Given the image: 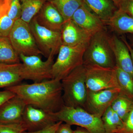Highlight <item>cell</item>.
Returning a JSON list of instances; mask_svg holds the SVG:
<instances>
[{
    "mask_svg": "<svg viewBox=\"0 0 133 133\" xmlns=\"http://www.w3.org/2000/svg\"><path fill=\"white\" fill-rule=\"evenodd\" d=\"M71 20L92 36L106 28L104 22L92 12L85 4L76 10Z\"/></svg>",
    "mask_w": 133,
    "mask_h": 133,
    "instance_id": "cell-13",
    "label": "cell"
},
{
    "mask_svg": "<svg viewBox=\"0 0 133 133\" xmlns=\"http://www.w3.org/2000/svg\"><path fill=\"white\" fill-rule=\"evenodd\" d=\"M51 113L58 121L78 126L91 133H105L101 117L88 112L83 108L64 105L58 111Z\"/></svg>",
    "mask_w": 133,
    "mask_h": 133,
    "instance_id": "cell-4",
    "label": "cell"
},
{
    "mask_svg": "<svg viewBox=\"0 0 133 133\" xmlns=\"http://www.w3.org/2000/svg\"><path fill=\"white\" fill-rule=\"evenodd\" d=\"M8 37L19 55H42L37 45L29 23L22 19L15 21Z\"/></svg>",
    "mask_w": 133,
    "mask_h": 133,
    "instance_id": "cell-7",
    "label": "cell"
},
{
    "mask_svg": "<svg viewBox=\"0 0 133 133\" xmlns=\"http://www.w3.org/2000/svg\"><path fill=\"white\" fill-rule=\"evenodd\" d=\"M116 133H133V109L123 121L121 128Z\"/></svg>",
    "mask_w": 133,
    "mask_h": 133,
    "instance_id": "cell-29",
    "label": "cell"
},
{
    "mask_svg": "<svg viewBox=\"0 0 133 133\" xmlns=\"http://www.w3.org/2000/svg\"><path fill=\"white\" fill-rule=\"evenodd\" d=\"M117 80L120 88V94L133 101V78L131 75L115 66Z\"/></svg>",
    "mask_w": 133,
    "mask_h": 133,
    "instance_id": "cell-24",
    "label": "cell"
},
{
    "mask_svg": "<svg viewBox=\"0 0 133 133\" xmlns=\"http://www.w3.org/2000/svg\"><path fill=\"white\" fill-rule=\"evenodd\" d=\"M61 34L62 44L69 46L88 44L92 36L78 26L71 19L64 22Z\"/></svg>",
    "mask_w": 133,
    "mask_h": 133,
    "instance_id": "cell-15",
    "label": "cell"
},
{
    "mask_svg": "<svg viewBox=\"0 0 133 133\" xmlns=\"http://www.w3.org/2000/svg\"><path fill=\"white\" fill-rule=\"evenodd\" d=\"M21 63L14 64H0V88H7L21 83Z\"/></svg>",
    "mask_w": 133,
    "mask_h": 133,
    "instance_id": "cell-19",
    "label": "cell"
},
{
    "mask_svg": "<svg viewBox=\"0 0 133 133\" xmlns=\"http://www.w3.org/2000/svg\"><path fill=\"white\" fill-rule=\"evenodd\" d=\"M85 5L104 22L107 21L118 9L111 0H84Z\"/></svg>",
    "mask_w": 133,
    "mask_h": 133,
    "instance_id": "cell-18",
    "label": "cell"
},
{
    "mask_svg": "<svg viewBox=\"0 0 133 133\" xmlns=\"http://www.w3.org/2000/svg\"><path fill=\"white\" fill-rule=\"evenodd\" d=\"M15 21L5 15L0 19V37H8Z\"/></svg>",
    "mask_w": 133,
    "mask_h": 133,
    "instance_id": "cell-26",
    "label": "cell"
},
{
    "mask_svg": "<svg viewBox=\"0 0 133 133\" xmlns=\"http://www.w3.org/2000/svg\"><path fill=\"white\" fill-rule=\"evenodd\" d=\"M10 6V0H0V19L8 15Z\"/></svg>",
    "mask_w": 133,
    "mask_h": 133,
    "instance_id": "cell-32",
    "label": "cell"
},
{
    "mask_svg": "<svg viewBox=\"0 0 133 133\" xmlns=\"http://www.w3.org/2000/svg\"><path fill=\"white\" fill-rule=\"evenodd\" d=\"M118 9L133 17V0H124Z\"/></svg>",
    "mask_w": 133,
    "mask_h": 133,
    "instance_id": "cell-30",
    "label": "cell"
},
{
    "mask_svg": "<svg viewBox=\"0 0 133 133\" xmlns=\"http://www.w3.org/2000/svg\"><path fill=\"white\" fill-rule=\"evenodd\" d=\"M126 38L129 44L133 49V34H127Z\"/></svg>",
    "mask_w": 133,
    "mask_h": 133,
    "instance_id": "cell-36",
    "label": "cell"
},
{
    "mask_svg": "<svg viewBox=\"0 0 133 133\" xmlns=\"http://www.w3.org/2000/svg\"><path fill=\"white\" fill-rule=\"evenodd\" d=\"M27 104L16 95L0 106V124H22Z\"/></svg>",
    "mask_w": 133,
    "mask_h": 133,
    "instance_id": "cell-12",
    "label": "cell"
},
{
    "mask_svg": "<svg viewBox=\"0 0 133 133\" xmlns=\"http://www.w3.org/2000/svg\"><path fill=\"white\" fill-rule=\"evenodd\" d=\"M85 66L76 68L61 80L64 105L83 107L87 95L85 83Z\"/></svg>",
    "mask_w": 133,
    "mask_h": 133,
    "instance_id": "cell-3",
    "label": "cell"
},
{
    "mask_svg": "<svg viewBox=\"0 0 133 133\" xmlns=\"http://www.w3.org/2000/svg\"><path fill=\"white\" fill-rule=\"evenodd\" d=\"M63 122L62 121H59L55 124L48 126L39 131L34 132L25 131L23 133H56L59 126Z\"/></svg>",
    "mask_w": 133,
    "mask_h": 133,
    "instance_id": "cell-31",
    "label": "cell"
},
{
    "mask_svg": "<svg viewBox=\"0 0 133 133\" xmlns=\"http://www.w3.org/2000/svg\"><path fill=\"white\" fill-rule=\"evenodd\" d=\"M58 122L51 113L27 105L24 110L22 124L26 131L41 130Z\"/></svg>",
    "mask_w": 133,
    "mask_h": 133,
    "instance_id": "cell-11",
    "label": "cell"
},
{
    "mask_svg": "<svg viewBox=\"0 0 133 133\" xmlns=\"http://www.w3.org/2000/svg\"><path fill=\"white\" fill-rule=\"evenodd\" d=\"M120 37L122 39V41H124V42L127 45L128 47L129 48V51H130V53H131V57H132V60L133 63V49L131 48V46H130V45L129 44L128 42L127 41V38H126V37H125V36L124 35L121 36Z\"/></svg>",
    "mask_w": 133,
    "mask_h": 133,
    "instance_id": "cell-35",
    "label": "cell"
},
{
    "mask_svg": "<svg viewBox=\"0 0 133 133\" xmlns=\"http://www.w3.org/2000/svg\"><path fill=\"white\" fill-rule=\"evenodd\" d=\"M15 95L14 93L7 90L0 91V106Z\"/></svg>",
    "mask_w": 133,
    "mask_h": 133,
    "instance_id": "cell-33",
    "label": "cell"
},
{
    "mask_svg": "<svg viewBox=\"0 0 133 133\" xmlns=\"http://www.w3.org/2000/svg\"><path fill=\"white\" fill-rule=\"evenodd\" d=\"M5 90L18 95L27 105L48 112H56L64 105L61 80L57 79L30 84L20 83Z\"/></svg>",
    "mask_w": 133,
    "mask_h": 133,
    "instance_id": "cell-1",
    "label": "cell"
},
{
    "mask_svg": "<svg viewBox=\"0 0 133 133\" xmlns=\"http://www.w3.org/2000/svg\"><path fill=\"white\" fill-rule=\"evenodd\" d=\"M50 2L63 17L64 22L71 19L76 10L85 4L84 0H51Z\"/></svg>",
    "mask_w": 133,
    "mask_h": 133,
    "instance_id": "cell-20",
    "label": "cell"
},
{
    "mask_svg": "<svg viewBox=\"0 0 133 133\" xmlns=\"http://www.w3.org/2000/svg\"><path fill=\"white\" fill-rule=\"evenodd\" d=\"M87 91L83 109L91 114L101 118L119 94L120 88H112L96 92Z\"/></svg>",
    "mask_w": 133,
    "mask_h": 133,
    "instance_id": "cell-10",
    "label": "cell"
},
{
    "mask_svg": "<svg viewBox=\"0 0 133 133\" xmlns=\"http://www.w3.org/2000/svg\"><path fill=\"white\" fill-rule=\"evenodd\" d=\"M21 62L20 73L23 80L38 83L52 79L51 71L55 56L51 54L45 61L40 55L26 56L19 55Z\"/></svg>",
    "mask_w": 133,
    "mask_h": 133,
    "instance_id": "cell-6",
    "label": "cell"
},
{
    "mask_svg": "<svg viewBox=\"0 0 133 133\" xmlns=\"http://www.w3.org/2000/svg\"><path fill=\"white\" fill-rule=\"evenodd\" d=\"M37 45L43 56L57 55L62 45L61 31L49 29L38 23L36 16L29 23Z\"/></svg>",
    "mask_w": 133,
    "mask_h": 133,
    "instance_id": "cell-9",
    "label": "cell"
},
{
    "mask_svg": "<svg viewBox=\"0 0 133 133\" xmlns=\"http://www.w3.org/2000/svg\"><path fill=\"white\" fill-rule=\"evenodd\" d=\"M48 1H51V0H47Z\"/></svg>",
    "mask_w": 133,
    "mask_h": 133,
    "instance_id": "cell-39",
    "label": "cell"
},
{
    "mask_svg": "<svg viewBox=\"0 0 133 133\" xmlns=\"http://www.w3.org/2000/svg\"><path fill=\"white\" fill-rule=\"evenodd\" d=\"M85 66L87 91L96 92L120 88L115 68H106L96 65Z\"/></svg>",
    "mask_w": 133,
    "mask_h": 133,
    "instance_id": "cell-8",
    "label": "cell"
},
{
    "mask_svg": "<svg viewBox=\"0 0 133 133\" xmlns=\"http://www.w3.org/2000/svg\"><path fill=\"white\" fill-rule=\"evenodd\" d=\"M21 0H10V6L8 16L14 21L20 19L21 17Z\"/></svg>",
    "mask_w": 133,
    "mask_h": 133,
    "instance_id": "cell-27",
    "label": "cell"
},
{
    "mask_svg": "<svg viewBox=\"0 0 133 133\" xmlns=\"http://www.w3.org/2000/svg\"><path fill=\"white\" fill-rule=\"evenodd\" d=\"M40 25L53 31H61L64 20L52 3L47 1L36 16Z\"/></svg>",
    "mask_w": 133,
    "mask_h": 133,
    "instance_id": "cell-16",
    "label": "cell"
},
{
    "mask_svg": "<svg viewBox=\"0 0 133 133\" xmlns=\"http://www.w3.org/2000/svg\"><path fill=\"white\" fill-rule=\"evenodd\" d=\"M104 24L117 35L133 34V17L119 9Z\"/></svg>",
    "mask_w": 133,
    "mask_h": 133,
    "instance_id": "cell-17",
    "label": "cell"
},
{
    "mask_svg": "<svg viewBox=\"0 0 133 133\" xmlns=\"http://www.w3.org/2000/svg\"><path fill=\"white\" fill-rule=\"evenodd\" d=\"M101 119L105 133H116L123 125V121L111 107L105 112Z\"/></svg>",
    "mask_w": 133,
    "mask_h": 133,
    "instance_id": "cell-23",
    "label": "cell"
},
{
    "mask_svg": "<svg viewBox=\"0 0 133 133\" xmlns=\"http://www.w3.org/2000/svg\"><path fill=\"white\" fill-rule=\"evenodd\" d=\"M47 0H21V19L28 23L37 15Z\"/></svg>",
    "mask_w": 133,
    "mask_h": 133,
    "instance_id": "cell-22",
    "label": "cell"
},
{
    "mask_svg": "<svg viewBox=\"0 0 133 133\" xmlns=\"http://www.w3.org/2000/svg\"><path fill=\"white\" fill-rule=\"evenodd\" d=\"M74 133H91L85 129L78 127L74 131Z\"/></svg>",
    "mask_w": 133,
    "mask_h": 133,
    "instance_id": "cell-37",
    "label": "cell"
},
{
    "mask_svg": "<svg viewBox=\"0 0 133 133\" xmlns=\"http://www.w3.org/2000/svg\"><path fill=\"white\" fill-rule=\"evenodd\" d=\"M26 131L22 124H0V133H23Z\"/></svg>",
    "mask_w": 133,
    "mask_h": 133,
    "instance_id": "cell-28",
    "label": "cell"
},
{
    "mask_svg": "<svg viewBox=\"0 0 133 133\" xmlns=\"http://www.w3.org/2000/svg\"><path fill=\"white\" fill-rule=\"evenodd\" d=\"M21 63L8 37H0V64H14Z\"/></svg>",
    "mask_w": 133,
    "mask_h": 133,
    "instance_id": "cell-21",
    "label": "cell"
},
{
    "mask_svg": "<svg viewBox=\"0 0 133 133\" xmlns=\"http://www.w3.org/2000/svg\"><path fill=\"white\" fill-rule=\"evenodd\" d=\"M83 65L115 68L116 62L110 43V35L106 28L92 36L84 53Z\"/></svg>",
    "mask_w": 133,
    "mask_h": 133,
    "instance_id": "cell-2",
    "label": "cell"
},
{
    "mask_svg": "<svg viewBox=\"0 0 133 133\" xmlns=\"http://www.w3.org/2000/svg\"><path fill=\"white\" fill-rule=\"evenodd\" d=\"M111 1L114 3L115 5H116V7L118 9L124 0H111Z\"/></svg>",
    "mask_w": 133,
    "mask_h": 133,
    "instance_id": "cell-38",
    "label": "cell"
},
{
    "mask_svg": "<svg viewBox=\"0 0 133 133\" xmlns=\"http://www.w3.org/2000/svg\"><path fill=\"white\" fill-rule=\"evenodd\" d=\"M111 107L123 121L133 109V101L119 94Z\"/></svg>",
    "mask_w": 133,
    "mask_h": 133,
    "instance_id": "cell-25",
    "label": "cell"
},
{
    "mask_svg": "<svg viewBox=\"0 0 133 133\" xmlns=\"http://www.w3.org/2000/svg\"><path fill=\"white\" fill-rule=\"evenodd\" d=\"M87 45L69 46L62 44L52 65V78L61 80L76 68L83 65V56Z\"/></svg>",
    "mask_w": 133,
    "mask_h": 133,
    "instance_id": "cell-5",
    "label": "cell"
},
{
    "mask_svg": "<svg viewBox=\"0 0 133 133\" xmlns=\"http://www.w3.org/2000/svg\"><path fill=\"white\" fill-rule=\"evenodd\" d=\"M110 43L116 66L129 73L133 78V63L127 45L121 37L114 33L110 35Z\"/></svg>",
    "mask_w": 133,
    "mask_h": 133,
    "instance_id": "cell-14",
    "label": "cell"
},
{
    "mask_svg": "<svg viewBox=\"0 0 133 133\" xmlns=\"http://www.w3.org/2000/svg\"><path fill=\"white\" fill-rule=\"evenodd\" d=\"M63 123L60 124L56 133H74V131L72 129L71 125Z\"/></svg>",
    "mask_w": 133,
    "mask_h": 133,
    "instance_id": "cell-34",
    "label": "cell"
}]
</instances>
